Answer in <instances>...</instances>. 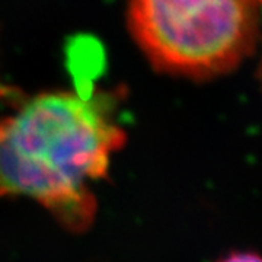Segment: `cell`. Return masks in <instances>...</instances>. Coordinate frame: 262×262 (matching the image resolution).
Returning a JSON list of instances; mask_svg holds the SVG:
<instances>
[{"instance_id":"1","label":"cell","mask_w":262,"mask_h":262,"mask_svg":"<svg viewBox=\"0 0 262 262\" xmlns=\"http://www.w3.org/2000/svg\"><path fill=\"white\" fill-rule=\"evenodd\" d=\"M124 131L101 102L58 92L0 120V195L39 201L73 230L95 215L89 184L106 177Z\"/></svg>"},{"instance_id":"2","label":"cell","mask_w":262,"mask_h":262,"mask_svg":"<svg viewBox=\"0 0 262 262\" xmlns=\"http://www.w3.org/2000/svg\"><path fill=\"white\" fill-rule=\"evenodd\" d=\"M259 0H128L137 44L159 70L210 77L252 53Z\"/></svg>"},{"instance_id":"3","label":"cell","mask_w":262,"mask_h":262,"mask_svg":"<svg viewBox=\"0 0 262 262\" xmlns=\"http://www.w3.org/2000/svg\"><path fill=\"white\" fill-rule=\"evenodd\" d=\"M217 262H261V258L258 253L249 252V251H236L223 256Z\"/></svg>"},{"instance_id":"4","label":"cell","mask_w":262,"mask_h":262,"mask_svg":"<svg viewBox=\"0 0 262 262\" xmlns=\"http://www.w3.org/2000/svg\"><path fill=\"white\" fill-rule=\"evenodd\" d=\"M5 94H6V91H5V88H3V86L0 84V96H2V95H5Z\"/></svg>"}]
</instances>
